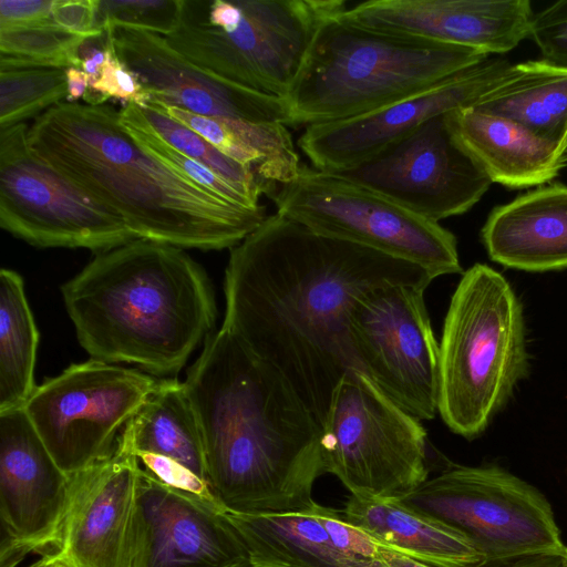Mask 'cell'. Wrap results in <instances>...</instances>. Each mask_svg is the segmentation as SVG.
Wrapping results in <instances>:
<instances>
[{"instance_id":"83f0119b","label":"cell","mask_w":567,"mask_h":567,"mask_svg":"<svg viewBox=\"0 0 567 567\" xmlns=\"http://www.w3.org/2000/svg\"><path fill=\"white\" fill-rule=\"evenodd\" d=\"M39 331L22 277L0 271V412L24 408L37 385Z\"/></svg>"},{"instance_id":"d6986e66","label":"cell","mask_w":567,"mask_h":567,"mask_svg":"<svg viewBox=\"0 0 567 567\" xmlns=\"http://www.w3.org/2000/svg\"><path fill=\"white\" fill-rule=\"evenodd\" d=\"M133 567H251L223 512L141 472Z\"/></svg>"},{"instance_id":"b9f144b4","label":"cell","mask_w":567,"mask_h":567,"mask_svg":"<svg viewBox=\"0 0 567 567\" xmlns=\"http://www.w3.org/2000/svg\"><path fill=\"white\" fill-rule=\"evenodd\" d=\"M378 560L384 567H432L388 548H381Z\"/></svg>"},{"instance_id":"f546056e","label":"cell","mask_w":567,"mask_h":567,"mask_svg":"<svg viewBox=\"0 0 567 567\" xmlns=\"http://www.w3.org/2000/svg\"><path fill=\"white\" fill-rule=\"evenodd\" d=\"M140 110L151 128L167 144L207 166L252 204L259 205V197L264 195L262 187L249 167L226 156L195 131L173 120L157 106L148 103L140 106Z\"/></svg>"},{"instance_id":"7a4b0ae2","label":"cell","mask_w":567,"mask_h":567,"mask_svg":"<svg viewBox=\"0 0 567 567\" xmlns=\"http://www.w3.org/2000/svg\"><path fill=\"white\" fill-rule=\"evenodd\" d=\"M207 482L227 512L296 513L326 474L322 427L284 377L221 327L184 381Z\"/></svg>"},{"instance_id":"3957f363","label":"cell","mask_w":567,"mask_h":567,"mask_svg":"<svg viewBox=\"0 0 567 567\" xmlns=\"http://www.w3.org/2000/svg\"><path fill=\"white\" fill-rule=\"evenodd\" d=\"M31 150L121 216L137 238L182 249L233 248L267 217L194 184L145 150L109 105L62 102L28 128Z\"/></svg>"},{"instance_id":"7c38bea8","label":"cell","mask_w":567,"mask_h":567,"mask_svg":"<svg viewBox=\"0 0 567 567\" xmlns=\"http://www.w3.org/2000/svg\"><path fill=\"white\" fill-rule=\"evenodd\" d=\"M28 128H0L1 228L41 248L103 252L138 239L121 216L41 159Z\"/></svg>"},{"instance_id":"4316f807","label":"cell","mask_w":567,"mask_h":567,"mask_svg":"<svg viewBox=\"0 0 567 567\" xmlns=\"http://www.w3.org/2000/svg\"><path fill=\"white\" fill-rule=\"evenodd\" d=\"M123 432L135 454L169 457L207 482L203 439L184 382L158 380Z\"/></svg>"},{"instance_id":"f1b7e54d","label":"cell","mask_w":567,"mask_h":567,"mask_svg":"<svg viewBox=\"0 0 567 567\" xmlns=\"http://www.w3.org/2000/svg\"><path fill=\"white\" fill-rule=\"evenodd\" d=\"M89 37L52 22L0 28V70L82 68Z\"/></svg>"},{"instance_id":"ba28073f","label":"cell","mask_w":567,"mask_h":567,"mask_svg":"<svg viewBox=\"0 0 567 567\" xmlns=\"http://www.w3.org/2000/svg\"><path fill=\"white\" fill-rule=\"evenodd\" d=\"M321 443L326 474L336 476L349 496L402 499L429 478L421 420L358 369L349 370L333 393Z\"/></svg>"},{"instance_id":"5b68a950","label":"cell","mask_w":567,"mask_h":567,"mask_svg":"<svg viewBox=\"0 0 567 567\" xmlns=\"http://www.w3.org/2000/svg\"><path fill=\"white\" fill-rule=\"evenodd\" d=\"M343 12L319 29L287 99L292 127L351 118L470 69L476 49L363 28Z\"/></svg>"},{"instance_id":"e575fe53","label":"cell","mask_w":567,"mask_h":567,"mask_svg":"<svg viewBox=\"0 0 567 567\" xmlns=\"http://www.w3.org/2000/svg\"><path fill=\"white\" fill-rule=\"evenodd\" d=\"M530 38L543 60L567 68V0L557 1L534 13Z\"/></svg>"},{"instance_id":"5bb4252c","label":"cell","mask_w":567,"mask_h":567,"mask_svg":"<svg viewBox=\"0 0 567 567\" xmlns=\"http://www.w3.org/2000/svg\"><path fill=\"white\" fill-rule=\"evenodd\" d=\"M336 174L435 223L470 210L492 184L455 140L447 113Z\"/></svg>"},{"instance_id":"e0dca14e","label":"cell","mask_w":567,"mask_h":567,"mask_svg":"<svg viewBox=\"0 0 567 567\" xmlns=\"http://www.w3.org/2000/svg\"><path fill=\"white\" fill-rule=\"evenodd\" d=\"M140 460L122 431L114 453L70 476L56 553L68 567H133Z\"/></svg>"},{"instance_id":"7402d4cb","label":"cell","mask_w":567,"mask_h":567,"mask_svg":"<svg viewBox=\"0 0 567 567\" xmlns=\"http://www.w3.org/2000/svg\"><path fill=\"white\" fill-rule=\"evenodd\" d=\"M449 126L492 183L509 188L540 186L567 165V152L522 125L471 106L447 113Z\"/></svg>"},{"instance_id":"6da1fadb","label":"cell","mask_w":567,"mask_h":567,"mask_svg":"<svg viewBox=\"0 0 567 567\" xmlns=\"http://www.w3.org/2000/svg\"><path fill=\"white\" fill-rule=\"evenodd\" d=\"M433 279L419 265L276 213L230 249L221 327L274 367L322 427L340 380L358 369L353 306L378 287L426 289Z\"/></svg>"},{"instance_id":"30bf717a","label":"cell","mask_w":567,"mask_h":567,"mask_svg":"<svg viewBox=\"0 0 567 567\" xmlns=\"http://www.w3.org/2000/svg\"><path fill=\"white\" fill-rule=\"evenodd\" d=\"M401 501L465 534L485 563L559 555L565 548L546 497L496 465L447 463Z\"/></svg>"},{"instance_id":"ab89813d","label":"cell","mask_w":567,"mask_h":567,"mask_svg":"<svg viewBox=\"0 0 567 567\" xmlns=\"http://www.w3.org/2000/svg\"><path fill=\"white\" fill-rule=\"evenodd\" d=\"M110 43L104 34L102 48H93L82 56V70L90 76V84L95 81L101 72V68L106 61Z\"/></svg>"},{"instance_id":"ac0fdd59","label":"cell","mask_w":567,"mask_h":567,"mask_svg":"<svg viewBox=\"0 0 567 567\" xmlns=\"http://www.w3.org/2000/svg\"><path fill=\"white\" fill-rule=\"evenodd\" d=\"M105 35L151 100L212 117L290 124L287 100L250 90L194 64L161 34L115 27Z\"/></svg>"},{"instance_id":"60d3db41","label":"cell","mask_w":567,"mask_h":567,"mask_svg":"<svg viewBox=\"0 0 567 567\" xmlns=\"http://www.w3.org/2000/svg\"><path fill=\"white\" fill-rule=\"evenodd\" d=\"M66 83H68V101L74 103V101L83 99L87 89L90 87V76L79 68L65 69Z\"/></svg>"},{"instance_id":"1f68e13d","label":"cell","mask_w":567,"mask_h":567,"mask_svg":"<svg viewBox=\"0 0 567 567\" xmlns=\"http://www.w3.org/2000/svg\"><path fill=\"white\" fill-rule=\"evenodd\" d=\"M118 117L122 125L145 150L194 184L230 204L249 209L260 206L252 204L207 166L167 144L147 124L138 105L126 104L118 111Z\"/></svg>"},{"instance_id":"7bdbcfd3","label":"cell","mask_w":567,"mask_h":567,"mask_svg":"<svg viewBox=\"0 0 567 567\" xmlns=\"http://www.w3.org/2000/svg\"><path fill=\"white\" fill-rule=\"evenodd\" d=\"M29 567H68L56 551L45 553L42 558L31 564Z\"/></svg>"},{"instance_id":"f35d334b","label":"cell","mask_w":567,"mask_h":567,"mask_svg":"<svg viewBox=\"0 0 567 567\" xmlns=\"http://www.w3.org/2000/svg\"><path fill=\"white\" fill-rule=\"evenodd\" d=\"M53 0H0V28L52 22Z\"/></svg>"},{"instance_id":"cb8c5ba5","label":"cell","mask_w":567,"mask_h":567,"mask_svg":"<svg viewBox=\"0 0 567 567\" xmlns=\"http://www.w3.org/2000/svg\"><path fill=\"white\" fill-rule=\"evenodd\" d=\"M251 567H384L334 547L311 509L296 513H223Z\"/></svg>"},{"instance_id":"44dd1931","label":"cell","mask_w":567,"mask_h":567,"mask_svg":"<svg viewBox=\"0 0 567 567\" xmlns=\"http://www.w3.org/2000/svg\"><path fill=\"white\" fill-rule=\"evenodd\" d=\"M481 234L491 259L505 267L567 268V186L537 187L495 207Z\"/></svg>"},{"instance_id":"9c48e42d","label":"cell","mask_w":567,"mask_h":567,"mask_svg":"<svg viewBox=\"0 0 567 567\" xmlns=\"http://www.w3.org/2000/svg\"><path fill=\"white\" fill-rule=\"evenodd\" d=\"M278 214L312 230L419 265L460 274L453 233L343 176L301 165L272 198Z\"/></svg>"},{"instance_id":"8d00e7d4","label":"cell","mask_w":567,"mask_h":567,"mask_svg":"<svg viewBox=\"0 0 567 567\" xmlns=\"http://www.w3.org/2000/svg\"><path fill=\"white\" fill-rule=\"evenodd\" d=\"M109 40V39H107ZM106 61L101 68L99 78L90 84V87L107 99L114 97L145 106L151 101V95L144 87L138 76L116 55L111 42Z\"/></svg>"},{"instance_id":"4fadbf2b","label":"cell","mask_w":567,"mask_h":567,"mask_svg":"<svg viewBox=\"0 0 567 567\" xmlns=\"http://www.w3.org/2000/svg\"><path fill=\"white\" fill-rule=\"evenodd\" d=\"M425 288L378 287L353 306L349 334L358 370L421 421L439 412L440 353L424 301Z\"/></svg>"},{"instance_id":"d590c367","label":"cell","mask_w":567,"mask_h":567,"mask_svg":"<svg viewBox=\"0 0 567 567\" xmlns=\"http://www.w3.org/2000/svg\"><path fill=\"white\" fill-rule=\"evenodd\" d=\"M140 463L166 485L200 498L208 505L225 513L227 509L213 493L209 484L183 464L153 453H136Z\"/></svg>"},{"instance_id":"d6a6232c","label":"cell","mask_w":567,"mask_h":567,"mask_svg":"<svg viewBox=\"0 0 567 567\" xmlns=\"http://www.w3.org/2000/svg\"><path fill=\"white\" fill-rule=\"evenodd\" d=\"M184 0H99V21L104 32L128 28L167 37L181 21Z\"/></svg>"},{"instance_id":"f6af8a7d","label":"cell","mask_w":567,"mask_h":567,"mask_svg":"<svg viewBox=\"0 0 567 567\" xmlns=\"http://www.w3.org/2000/svg\"><path fill=\"white\" fill-rule=\"evenodd\" d=\"M566 146H567V138H566Z\"/></svg>"},{"instance_id":"2e32d148","label":"cell","mask_w":567,"mask_h":567,"mask_svg":"<svg viewBox=\"0 0 567 567\" xmlns=\"http://www.w3.org/2000/svg\"><path fill=\"white\" fill-rule=\"evenodd\" d=\"M485 61L425 90L351 118L310 125L298 140L312 167L338 173L355 166L441 114L471 106L511 68Z\"/></svg>"},{"instance_id":"d4e9b609","label":"cell","mask_w":567,"mask_h":567,"mask_svg":"<svg viewBox=\"0 0 567 567\" xmlns=\"http://www.w3.org/2000/svg\"><path fill=\"white\" fill-rule=\"evenodd\" d=\"M150 103L195 131L226 156L249 167L264 195L270 198L300 171L302 164L292 136L282 123L212 117L154 100Z\"/></svg>"},{"instance_id":"484cf974","label":"cell","mask_w":567,"mask_h":567,"mask_svg":"<svg viewBox=\"0 0 567 567\" xmlns=\"http://www.w3.org/2000/svg\"><path fill=\"white\" fill-rule=\"evenodd\" d=\"M471 107L508 118L567 152V68L545 60L511 65Z\"/></svg>"},{"instance_id":"ffe728a7","label":"cell","mask_w":567,"mask_h":567,"mask_svg":"<svg viewBox=\"0 0 567 567\" xmlns=\"http://www.w3.org/2000/svg\"><path fill=\"white\" fill-rule=\"evenodd\" d=\"M343 16L371 30L503 54L530 37L529 0H370Z\"/></svg>"},{"instance_id":"8992f818","label":"cell","mask_w":567,"mask_h":567,"mask_svg":"<svg viewBox=\"0 0 567 567\" xmlns=\"http://www.w3.org/2000/svg\"><path fill=\"white\" fill-rule=\"evenodd\" d=\"M440 353L439 413L467 440L481 435L527 373L522 305L495 269L475 264L452 295Z\"/></svg>"},{"instance_id":"ee69618b","label":"cell","mask_w":567,"mask_h":567,"mask_svg":"<svg viewBox=\"0 0 567 567\" xmlns=\"http://www.w3.org/2000/svg\"><path fill=\"white\" fill-rule=\"evenodd\" d=\"M560 556H561V567H567V546H565Z\"/></svg>"},{"instance_id":"277c9868","label":"cell","mask_w":567,"mask_h":567,"mask_svg":"<svg viewBox=\"0 0 567 567\" xmlns=\"http://www.w3.org/2000/svg\"><path fill=\"white\" fill-rule=\"evenodd\" d=\"M61 293L92 359L154 375L179 372L217 315L200 265L182 248L142 238L99 252Z\"/></svg>"},{"instance_id":"603a6c76","label":"cell","mask_w":567,"mask_h":567,"mask_svg":"<svg viewBox=\"0 0 567 567\" xmlns=\"http://www.w3.org/2000/svg\"><path fill=\"white\" fill-rule=\"evenodd\" d=\"M343 517L383 546L432 567H478L483 554L458 529L405 505L401 499L349 496Z\"/></svg>"},{"instance_id":"4dcf8cb0","label":"cell","mask_w":567,"mask_h":567,"mask_svg":"<svg viewBox=\"0 0 567 567\" xmlns=\"http://www.w3.org/2000/svg\"><path fill=\"white\" fill-rule=\"evenodd\" d=\"M64 99L65 69L0 70V128L38 117Z\"/></svg>"},{"instance_id":"9a60e30c","label":"cell","mask_w":567,"mask_h":567,"mask_svg":"<svg viewBox=\"0 0 567 567\" xmlns=\"http://www.w3.org/2000/svg\"><path fill=\"white\" fill-rule=\"evenodd\" d=\"M70 476L56 464L24 408L0 412V567L59 549Z\"/></svg>"},{"instance_id":"836d02e7","label":"cell","mask_w":567,"mask_h":567,"mask_svg":"<svg viewBox=\"0 0 567 567\" xmlns=\"http://www.w3.org/2000/svg\"><path fill=\"white\" fill-rule=\"evenodd\" d=\"M312 511L336 548L350 557L378 560L382 544L364 529L348 522L341 511L319 503H316Z\"/></svg>"},{"instance_id":"74e56055","label":"cell","mask_w":567,"mask_h":567,"mask_svg":"<svg viewBox=\"0 0 567 567\" xmlns=\"http://www.w3.org/2000/svg\"><path fill=\"white\" fill-rule=\"evenodd\" d=\"M51 13L54 23L69 32L92 40L105 33L99 21V0H53Z\"/></svg>"},{"instance_id":"8fae6325","label":"cell","mask_w":567,"mask_h":567,"mask_svg":"<svg viewBox=\"0 0 567 567\" xmlns=\"http://www.w3.org/2000/svg\"><path fill=\"white\" fill-rule=\"evenodd\" d=\"M158 380L91 359L37 385L24 411L69 476L111 456L117 440Z\"/></svg>"},{"instance_id":"52a82bcc","label":"cell","mask_w":567,"mask_h":567,"mask_svg":"<svg viewBox=\"0 0 567 567\" xmlns=\"http://www.w3.org/2000/svg\"><path fill=\"white\" fill-rule=\"evenodd\" d=\"M347 8L344 0H184L165 38L194 64L287 100L319 29Z\"/></svg>"}]
</instances>
